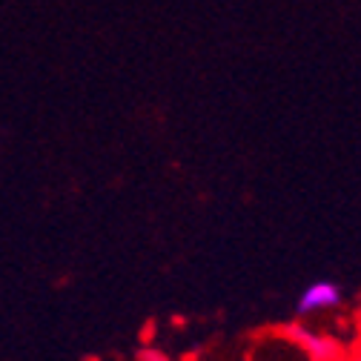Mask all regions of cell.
I'll list each match as a JSON object with an SVG mask.
<instances>
[{"label":"cell","mask_w":361,"mask_h":361,"mask_svg":"<svg viewBox=\"0 0 361 361\" xmlns=\"http://www.w3.org/2000/svg\"><path fill=\"white\" fill-rule=\"evenodd\" d=\"M341 304V290L333 281H315L310 284L301 298H298V312L310 315V312H322V310H333Z\"/></svg>","instance_id":"obj_2"},{"label":"cell","mask_w":361,"mask_h":361,"mask_svg":"<svg viewBox=\"0 0 361 361\" xmlns=\"http://www.w3.org/2000/svg\"><path fill=\"white\" fill-rule=\"evenodd\" d=\"M279 336H284L287 341L301 347L310 361H347V355H350V350L338 338L312 333L304 324H284V327H279Z\"/></svg>","instance_id":"obj_1"},{"label":"cell","mask_w":361,"mask_h":361,"mask_svg":"<svg viewBox=\"0 0 361 361\" xmlns=\"http://www.w3.org/2000/svg\"><path fill=\"white\" fill-rule=\"evenodd\" d=\"M347 361H361V347H358L355 353H350V355H347Z\"/></svg>","instance_id":"obj_4"},{"label":"cell","mask_w":361,"mask_h":361,"mask_svg":"<svg viewBox=\"0 0 361 361\" xmlns=\"http://www.w3.org/2000/svg\"><path fill=\"white\" fill-rule=\"evenodd\" d=\"M138 361H169V355L161 353V350H155V347H144L138 353Z\"/></svg>","instance_id":"obj_3"}]
</instances>
